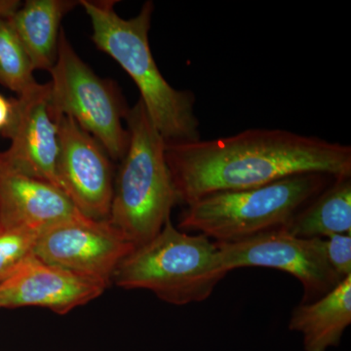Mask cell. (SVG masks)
<instances>
[{"label":"cell","instance_id":"obj_2","mask_svg":"<svg viewBox=\"0 0 351 351\" xmlns=\"http://www.w3.org/2000/svg\"><path fill=\"white\" fill-rule=\"evenodd\" d=\"M80 3L91 21L95 45L130 75L140 91V100L166 144L200 140L195 95L171 86L152 56L149 32L154 2H145L138 15L130 19L117 13V1L82 0Z\"/></svg>","mask_w":351,"mask_h":351},{"label":"cell","instance_id":"obj_16","mask_svg":"<svg viewBox=\"0 0 351 351\" xmlns=\"http://www.w3.org/2000/svg\"><path fill=\"white\" fill-rule=\"evenodd\" d=\"M19 1L0 0V84L22 95L38 84L31 60L11 23Z\"/></svg>","mask_w":351,"mask_h":351},{"label":"cell","instance_id":"obj_1","mask_svg":"<svg viewBox=\"0 0 351 351\" xmlns=\"http://www.w3.org/2000/svg\"><path fill=\"white\" fill-rule=\"evenodd\" d=\"M179 202L189 205L221 191L258 188L292 176L351 177V147L283 129L166 144Z\"/></svg>","mask_w":351,"mask_h":351},{"label":"cell","instance_id":"obj_6","mask_svg":"<svg viewBox=\"0 0 351 351\" xmlns=\"http://www.w3.org/2000/svg\"><path fill=\"white\" fill-rule=\"evenodd\" d=\"M50 73V108L55 119L71 117L110 158L121 161L130 138L123 125L129 108L117 86L97 75L80 59L63 29L57 60Z\"/></svg>","mask_w":351,"mask_h":351},{"label":"cell","instance_id":"obj_5","mask_svg":"<svg viewBox=\"0 0 351 351\" xmlns=\"http://www.w3.org/2000/svg\"><path fill=\"white\" fill-rule=\"evenodd\" d=\"M323 174L284 178L258 188L221 191L186 205L182 232H197L218 243H233L285 228L332 182Z\"/></svg>","mask_w":351,"mask_h":351},{"label":"cell","instance_id":"obj_7","mask_svg":"<svg viewBox=\"0 0 351 351\" xmlns=\"http://www.w3.org/2000/svg\"><path fill=\"white\" fill-rule=\"evenodd\" d=\"M217 244L228 272L260 267L294 276L304 287L302 304L320 299L343 280L328 262L323 239H300L279 228L242 241Z\"/></svg>","mask_w":351,"mask_h":351},{"label":"cell","instance_id":"obj_15","mask_svg":"<svg viewBox=\"0 0 351 351\" xmlns=\"http://www.w3.org/2000/svg\"><path fill=\"white\" fill-rule=\"evenodd\" d=\"M284 230L306 239L351 234V177L332 180Z\"/></svg>","mask_w":351,"mask_h":351},{"label":"cell","instance_id":"obj_18","mask_svg":"<svg viewBox=\"0 0 351 351\" xmlns=\"http://www.w3.org/2000/svg\"><path fill=\"white\" fill-rule=\"evenodd\" d=\"M325 255L339 278L351 276V234H335L323 239Z\"/></svg>","mask_w":351,"mask_h":351},{"label":"cell","instance_id":"obj_9","mask_svg":"<svg viewBox=\"0 0 351 351\" xmlns=\"http://www.w3.org/2000/svg\"><path fill=\"white\" fill-rule=\"evenodd\" d=\"M57 176L62 191L86 218L110 217L114 175L110 156L89 133L69 117L57 119Z\"/></svg>","mask_w":351,"mask_h":351},{"label":"cell","instance_id":"obj_13","mask_svg":"<svg viewBox=\"0 0 351 351\" xmlns=\"http://www.w3.org/2000/svg\"><path fill=\"white\" fill-rule=\"evenodd\" d=\"M351 324V276L320 299L293 309L289 329L304 338V351H327L339 346Z\"/></svg>","mask_w":351,"mask_h":351},{"label":"cell","instance_id":"obj_14","mask_svg":"<svg viewBox=\"0 0 351 351\" xmlns=\"http://www.w3.org/2000/svg\"><path fill=\"white\" fill-rule=\"evenodd\" d=\"M77 3L68 0H27L11 14L14 29L34 71H50L54 66L62 20Z\"/></svg>","mask_w":351,"mask_h":351},{"label":"cell","instance_id":"obj_3","mask_svg":"<svg viewBox=\"0 0 351 351\" xmlns=\"http://www.w3.org/2000/svg\"><path fill=\"white\" fill-rule=\"evenodd\" d=\"M125 120L130 138L114 178L108 219L137 248L161 232L180 202L166 161L165 140L142 101L129 108Z\"/></svg>","mask_w":351,"mask_h":351},{"label":"cell","instance_id":"obj_12","mask_svg":"<svg viewBox=\"0 0 351 351\" xmlns=\"http://www.w3.org/2000/svg\"><path fill=\"white\" fill-rule=\"evenodd\" d=\"M80 215L62 189L15 169L0 152V223L40 234Z\"/></svg>","mask_w":351,"mask_h":351},{"label":"cell","instance_id":"obj_8","mask_svg":"<svg viewBox=\"0 0 351 351\" xmlns=\"http://www.w3.org/2000/svg\"><path fill=\"white\" fill-rule=\"evenodd\" d=\"M135 248L108 219L97 221L80 215L44 230L36 241L34 255L110 285L120 263Z\"/></svg>","mask_w":351,"mask_h":351},{"label":"cell","instance_id":"obj_17","mask_svg":"<svg viewBox=\"0 0 351 351\" xmlns=\"http://www.w3.org/2000/svg\"><path fill=\"white\" fill-rule=\"evenodd\" d=\"M38 237L29 228L0 223V284L34 255Z\"/></svg>","mask_w":351,"mask_h":351},{"label":"cell","instance_id":"obj_10","mask_svg":"<svg viewBox=\"0 0 351 351\" xmlns=\"http://www.w3.org/2000/svg\"><path fill=\"white\" fill-rule=\"evenodd\" d=\"M10 124L2 135L10 147L1 152L15 169L61 189L57 176L58 121L50 108V82L38 83L13 99Z\"/></svg>","mask_w":351,"mask_h":351},{"label":"cell","instance_id":"obj_19","mask_svg":"<svg viewBox=\"0 0 351 351\" xmlns=\"http://www.w3.org/2000/svg\"><path fill=\"white\" fill-rule=\"evenodd\" d=\"M13 113V101L0 95V132L5 130L10 124Z\"/></svg>","mask_w":351,"mask_h":351},{"label":"cell","instance_id":"obj_4","mask_svg":"<svg viewBox=\"0 0 351 351\" xmlns=\"http://www.w3.org/2000/svg\"><path fill=\"white\" fill-rule=\"evenodd\" d=\"M228 274L217 242L182 232L170 219L120 263L112 280L120 288L145 289L168 304L186 306L207 300Z\"/></svg>","mask_w":351,"mask_h":351},{"label":"cell","instance_id":"obj_11","mask_svg":"<svg viewBox=\"0 0 351 351\" xmlns=\"http://www.w3.org/2000/svg\"><path fill=\"white\" fill-rule=\"evenodd\" d=\"M108 286L100 279L44 262L34 254L0 284V308L41 306L64 315L100 297Z\"/></svg>","mask_w":351,"mask_h":351}]
</instances>
